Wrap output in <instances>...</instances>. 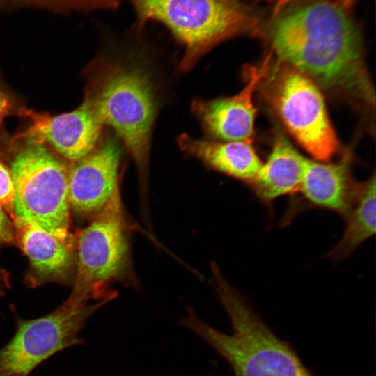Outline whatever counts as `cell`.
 Listing matches in <instances>:
<instances>
[{
	"mask_svg": "<svg viewBox=\"0 0 376 376\" xmlns=\"http://www.w3.org/2000/svg\"><path fill=\"white\" fill-rule=\"evenodd\" d=\"M269 38L277 59L320 88L374 109L361 36L341 6L320 1L294 8L276 19Z\"/></svg>",
	"mask_w": 376,
	"mask_h": 376,
	"instance_id": "obj_1",
	"label": "cell"
},
{
	"mask_svg": "<svg viewBox=\"0 0 376 376\" xmlns=\"http://www.w3.org/2000/svg\"><path fill=\"white\" fill-rule=\"evenodd\" d=\"M219 298L233 327L219 331L189 311L182 324L210 344L231 366L234 376H313L294 350L279 338L213 264Z\"/></svg>",
	"mask_w": 376,
	"mask_h": 376,
	"instance_id": "obj_2",
	"label": "cell"
},
{
	"mask_svg": "<svg viewBox=\"0 0 376 376\" xmlns=\"http://www.w3.org/2000/svg\"><path fill=\"white\" fill-rule=\"evenodd\" d=\"M83 102L103 126L114 130L144 182L157 110L154 88L146 71L135 65L99 58L89 69Z\"/></svg>",
	"mask_w": 376,
	"mask_h": 376,
	"instance_id": "obj_3",
	"label": "cell"
},
{
	"mask_svg": "<svg viewBox=\"0 0 376 376\" xmlns=\"http://www.w3.org/2000/svg\"><path fill=\"white\" fill-rule=\"evenodd\" d=\"M120 192L75 236V281L68 297L73 301H110L116 292L109 288L132 276L129 224Z\"/></svg>",
	"mask_w": 376,
	"mask_h": 376,
	"instance_id": "obj_4",
	"label": "cell"
},
{
	"mask_svg": "<svg viewBox=\"0 0 376 376\" xmlns=\"http://www.w3.org/2000/svg\"><path fill=\"white\" fill-rule=\"evenodd\" d=\"M136 15V25L150 22L165 26L182 45L179 69L191 70L219 42L253 26L248 13L235 0H127Z\"/></svg>",
	"mask_w": 376,
	"mask_h": 376,
	"instance_id": "obj_5",
	"label": "cell"
},
{
	"mask_svg": "<svg viewBox=\"0 0 376 376\" xmlns=\"http://www.w3.org/2000/svg\"><path fill=\"white\" fill-rule=\"evenodd\" d=\"M9 169L15 187V218L31 221L62 241L75 242L65 164L47 146L26 142Z\"/></svg>",
	"mask_w": 376,
	"mask_h": 376,
	"instance_id": "obj_6",
	"label": "cell"
},
{
	"mask_svg": "<svg viewBox=\"0 0 376 376\" xmlns=\"http://www.w3.org/2000/svg\"><path fill=\"white\" fill-rule=\"evenodd\" d=\"M259 86L295 140L318 161L329 162L339 142L320 87L308 77L277 59Z\"/></svg>",
	"mask_w": 376,
	"mask_h": 376,
	"instance_id": "obj_7",
	"label": "cell"
},
{
	"mask_svg": "<svg viewBox=\"0 0 376 376\" xmlns=\"http://www.w3.org/2000/svg\"><path fill=\"white\" fill-rule=\"evenodd\" d=\"M107 302L90 304L68 298L49 314L19 320L13 337L0 350V376H28L53 354L81 343L79 334L86 320Z\"/></svg>",
	"mask_w": 376,
	"mask_h": 376,
	"instance_id": "obj_8",
	"label": "cell"
},
{
	"mask_svg": "<svg viewBox=\"0 0 376 376\" xmlns=\"http://www.w3.org/2000/svg\"><path fill=\"white\" fill-rule=\"evenodd\" d=\"M20 116L28 120V126L17 134L13 141L49 146L72 163L95 147L103 125L84 102L72 111L58 115L21 108Z\"/></svg>",
	"mask_w": 376,
	"mask_h": 376,
	"instance_id": "obj_9",
	"label": "cell"
},
{
	"mask_svg": "<svg viewBox=\"0 0 376 376\" xmlns=\"http://www.w3.org/2000/svg\"><path fill=\"white\" fill-rule=\"evenodd\" d=\"M121 151L111 138L69 168L68 199L70 211L92 219L108 205L120 189Z\"/></svg>",
	"mask_w": 376,
	"mask_h": 376,
	"instance_id": "obj_10",
	"label": "cell"
},
{
	"mask_svg": "<svg viewBox=\"0 0 376 376\" xmlns=\"http://www.w3.org/2000/svg\"><path fill=\"white\" fill-rule=\"evenodd\" d=\"M350 160L349 153L331 163L307 159L301 186L292 196L282 225L310 209L329 210L345 218L356 201L360 185L352 177Z\"/></svg>",
	"mask_w": 376,
	"mask_h": 376,
	"instance_id": "obj_11",
	"label": "cell"
},
{
	"mask_svg": "<svg viewBox=\"0 0 376 376\" xmlns=\"http://www.w3.org/2000/svg\"><path fill=\"white\" fill-rule=\"evenodd\" d=\"M272 58V54H269L260 65L249 69L246 84L237 94L193 102L194 112L210 134L226 141H252L256 116L253 96L268 70Z\"/></svg>",
	"mask_w": 376,
	"mask_h": 376,
	"instance_id": "obj_12",
	"label": "cell"
},
{
	"mask_svg": "<svg viewBox=\"0 0 376 376\" xmlns=\"http://www.w3.org/2000/svg\"><path fill=\"white\" fill-rule=\"evenodd\" d=\"M13 222L15 244L29 262L26 280L30 285L65 282L75 273V242L62 241L31 221L15 218Z\"/></svg>",
	"mask_w": 376,
	"mask_h": 376,
	"instance_id": "obj_13",
	"label": "cell"
},
{
	"mask_svg": "<svg viewBox=\"0 0 376 376\" xmlns=\"http://www.w3.org/2000/svg\"><path fill=\"white\" fill-rule=\"evenodd\" d=\"M306 159L285 136L276 137L267 161L248 183L270 216L273 215L274 203L277 198L292 196L299 191Z\"/></svg>",
	"mask_w": 376,
	"mask_h": 376,
	"instance_id": "obj_14",
	"label": "cell"
},
{
	"mask_svg": "<svg viewBox=\"0 0 376 376\" xmlns=\"http://www.w3.org/2000/svg\"><path fill=\"white\" fill-rule=\"evenodd\" d=\"M249 141L214 142L188 134L178 138L180 149L214 170L246 184L257 174L262 161Z\"/></svg>",
	"mask_w": 376,
	"mask_h": 376,
	"instance_id": "obj_15",
	"label": "cell"
},
{
	"mask_svg": "<svg viewBox=\"0 0 376 376\" xmlns=\"http://www.w3.org/2000/svg\"><path fill=\"white\" fill-rule=\"evenodd\" d=\"M375 175L360 183L356 201L345 216L344 233L327 253L333 260L348 258L366 240L375 234Z\"/></svg>",
	"mask_w": 376,
	"mask_h": 376,
	"instance_id": "obj_16",
	"label": "cell"
},
{
	"mask_svg": "<svg viewBox=\"0 0 376 376\" xmlns=\"http://www.w3.org/2000/svg\"><path fill=\"white\" fill-rule=\"evenodd\" d=\"M118 6V0H0V10L35 8L58 14L113 10Z\"/></svg>",
	"mask_w": 376,
	"mask_h": 376,
	"instance_id": "obj_17",
	"label": "cell"
},
{
	"mask_svg": "<svg viewBox=\"0 0 376 376\" xmlns=\"http://www.w3.org/2000/svg\"><path fill=\"white\" fill-rule=\"evenodd\" d=\"M0 205L15 219V187L10 169L0 160Z\"/></svg>",
	"mask_w": 376,
	"mask_h": 376,
	"instance_id": "obj_18",
	"label": "cell"
},
{
	"mask_svg": "<svg viewBox=\"0 0 376 376\" xmlns=\"http://www.w3.org/2000/svg\"><path fill=\"white\" fill-rule=\"evenodd\" d=\"M15 244L13 221L0 205V246Z\"/></svg>",
	"mask_w": 376,
	"mask_h": 376,
	"instance_id": "obj_19",
	"label": "cell"
},
{
	"mask_svg": "<svg viewBox=\"0 0 376 376\" xmlns=\"http://www.w3.org/2000/svg\"><path fill=\"white\" fill-rule=\"evenodd\" d=\"M15 108V104L10 95L0 88V126L6 117L10 114Z\"/></svg>",
	"mask_w": 376,
	"mask_h": 376,
	"instance_id": "obj_20",
	"label": "cell"
},
{
	"mask_svg": "<svg viewBox=\"0 0 376 376\" xmlns=\"http://www.w3.org/2000/svg\"><path fill=\"white\" fill-rule=\"evenodd\" d=\"M0 281L3 284L7 283V276L5 274L4 272L0 267Z\"/></svg>",
	"mask_w": 376,
	"mask_h": 376,
	"instance_id": "obj_21",
	"label": "cell"
},
{
	"mask_svg": "<svg viewBox=\"0 0 376 376\" xmlns=\"http://www.w3.org/2000/svg\"><path fill=\"white\" fill-rule=\"evenodd\" d=\"M291 0H279V6H281Z\"/></svg>",
	"mask_w": 376,
	"mask_h": 376,
	"instance_id": "obj_22",
	"label": "cell"
}]
</instances>
